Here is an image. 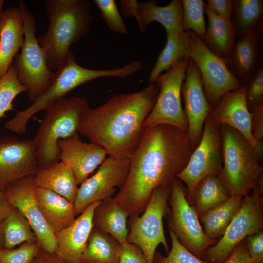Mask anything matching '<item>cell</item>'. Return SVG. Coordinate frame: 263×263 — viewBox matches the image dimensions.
Masks as SVG:
<instances>
[{
	"instance_id": "14",
	"label": "cell",
	"mask_w": 263,
	"mask_h": 263,
	"mask_svg": "<svg viewBox=\"0 0 263 263\" xmlns=\"http://www.w3.org/2000/svg\"><path fill=\"white\" fill-rule=\"evenodd\" d=\"M130 165L131 158L105 159L96 172L80 184L74 203L75 217L92 204L112 198L116 188H120L124 184Z\"/></svg>"
},
{
	"instance_id": "9",
	"label": "cell",
	"mask_w": 263,
	"mask_h": 263,
	"mask_svg": "<svg viewBox=\"0 0 263 263\" xmlns=\"http://www.w3.org/2000/svg\"><path fill=\"white\" fill-rule=\"evenodd\" d=\"M169 188L168 202L171 208L168 216V227L183 246L204 260L207 250L217 241L208 238L205 233L195 208L188 201L186 188L182 181L175 177Z\"/></svg>"
},
{
	"instance_id": "52",
	"label": "cell",
	"mask_w": 263,
	"mask_h": 263,
	"mask_svg": "<svg viewBox=\"0 0 263 263\" xmlns=\"http://www.w3.org/2000/svg\"></svg>"
},
{
	"instance_id": "45",
	"label": "cell",
	"mask_w": 263,
	"mask_h": 263,
	"mask_svg": "<svg viewBox=\"0 0 263 263\" xmlns=\"http://www.w3.org/2000/svg\"><path fill=\"white\" fill-rule=\"evenodd\" d=\"M31 263H68L56 254L47 252L42 249Z\"/></svg>"
},
{
	"instance_id": "21",
	"label": "cell",
	"mask_w": 263,
	"mask_h": 263,
	"mask_svg": "<svg viewBox=\"0 0 263 263\" xmlns=\"http://www.w3.org/2000/svg\"><path fill=\"white\" fill-rule=\"evenodd\" d=\"M24 41V28L19 8H8L0 20V79L10 66Z\"/></svg>"
},
{
	"instance_id": "40",
	"label": "cell",
	"mask_w": 263,
	"mask_h": 263,
	"mask_svg": "<svg viewBox=\"0 0 263 263\" xmlns=\"http://www.w3.org/2000/svg\"><path fill=\"white\" fill-rule=\"evenodd\" d=\"M250 256L254 263H263V231L260 230L244 240Z\"/></svg>"
},
{
	"instance_id": "28",
	"label": "cell",
	"mask_w": 263,
	"mask_h": 263,
	"mask_svg": "<svg viewBox=\"0 0 263 263\" xmlns=\"http://www.w3.org/2000/svg\"><path fill=\"white\" fill-rule=\"evenodd\" d=\"M166 43L160 53L149 76V83H154L158 75L189 58L188 31H166Z\"/></svg>"
},
{
	"instance_id": "20",
	"label": "cell",
	"mask_w": 263,
	"mask_h": 263,
	"mask_svg": "<svg viewBox=\"0 0 263 263\" xmlns=\"http://www.w3.org/2000/svg\"><path fill=\"white\" fill-rule=\"evenodd\" d=\"M247 86L225 94L209 114L216 123L227 125L243 135L254 147L251 130V115L246 100Z\"/></svg>"
},
{
	"instance_id": "37",
	"label": "cell",
	"mask_w": 263,
	"mask_h": 263,
	"mask_svg": "<svg viewBox=\"0 0 263 263\" xmlns=\"http://www.w3.org/2000/svg\"><path fill=\"white\" fill-rule=\"evenodd\" d=\"M41 249L37 241L26 242L17 248L0 249L1 263H31Z\"/></svg>"
},
{
	"instance_id": "42",
	"label": "cell",
	"mask_w": 263,
	"mask_h": 263,
	"mask_svg": "<svg viewBox=\"0 0 263 263\" xmlns=\"http://www.w3.org/2000/svg\"><path fill=\"white\" fill-rule=\"evenodd\" d=\"M251 115V130L257 142L263 138V103L249 109Z\"/></svg>"
},
{
	"instance_id": "46",
	"label": "cell",
	"mask_w": 263,
	"mask_h": 263,
	"mask_svg": "<svg viewBox=\"0 0 263 263\" xmlns=\"http://www.w3.org/2000/svg\"><path fill=\"white\" fill-rule=\"evenodd\" d=\"M10 206L4 188L0 187V224L7 215Z\"/></svg>"
},
{
	"instance_id": "34",
	"label": "cell",
	"mask_w": 263,
	"mask_h": 263,
	"mask_svg": "<svg viewBox=\"0 0 263 263\" xmlns=\"http://www.w3.org/2000/svg\"><path fill=\"white\" fill-rule=\"evenodd\" d=\"M27 88L22 85L17 77L16 70L12 63L7 73L0 79V119L5 116L7 111L13 109V101Z\"/></svg>"
},
{
	"instance_id": "23",
	"label": "cell",
	"mask_w": 263,
	"mask_h": 263,
	"mask_svg": "<svg viewBox=\"0 0 263 263\" xmlns=\"http://www.w3.org/2000/svg\"><path fill=\"white\" fill-rule=\"evenodd\" d=\"M134 17L142 33L153 22L160 23L166 31H183L182 0H173L163 6L157 5L155 0L137 1Z\"/></svg>"
},
{
	"instance_id": "19",
	"label": "cell",
	"mask_w": 263,
	"mask_h": 263,
	"mask_svg": "<svg viewBox=\"0 0 263 263\" xmlns=\"http://www.w3.org/2000/svg\"><path fill=\"white\" fill-rule=\"evenodd\" d=\"M100 202L89 206L64 229L55 232L57 249L56 254L68 263H80L94 227L95 208Z\"/></svg>"
},
{
	"instance_id": "27",
	"label": "cell",
	"mask_w": 263,
	"mask_h": 263,
	"mask_svg": "<svg viewBox=\"0 0 263 263\" xmlns=\"http://www.w3.org/2000/svg\"><path fill=\"white\" fill-rule=\"evenodd\" d=\"M128 213L113 198L101 202L94 210V227L116 239L121 244L127 243Z\"/></svg>"
},
{
	"instance_id": "43",
	"label": "cell",
	"mask_w": 263,
	"mask_h": 263,
	"mask_svg": "<svg viewBox=\"0 0 263 263\" xmlns=\"http://www.w3.org/2000/svg\"><path fill=\"white\" fill-rule=\"evenodd\" d=\"M234 0H208L207 6L219 17L225 20H231Z\"/></svg>"
},
{
	"instance_id": "35",
	"label": "cell",
	"mask_w": 263,
	"mask_h": 263,
	"mask_svg": "<svg viewBox=\"0 0 263 263\" xmlns=\"http://www.w3.org/2000/svg\"><path fill=\"white\" fill-rule=\"evenodd\" d=\"M183 31H192L202 39L206 30L204 19L205 3L202 0H182Z\"/></svg>"
},
{
	"instance_id": "41",
	"label": "cell",
	"mask_w": 263,
	"mask_h": 263,
	"mask_svg": "<svg viewBox=\"0 0 263 263\" xmlns=\"http://www.w3.org/2000/svg\"><path fill=\"white\" fill-rule=\"evenodd\" d=\"M119 263H148L141 250L128 242L122 244Z\"/></svg>"
},
{
	"instance_id": "16",
	"label": "cell",
	"mask_w": 263,
	"mask_h": 263,
	"mask_svg": "<svg viewBox=\"0 0 263 263\" xmlns=\"http://www.w3.org/2000/svg\"><path fill=\"white\" fill-rule=\"evenodd\" d=\"M38 169L33 139L0 136V187L17 179L34 175Z\"/></svg>"
},
{
	"instance_id": "48",
	"label": "cell",
	"mask_w": 263,
	"mask_h": 263,
	"mask_svg": "<svg viewBox=\"0 0 263 263\" xmlns=\"http://www.w3.org/2000/svg\"><path fill=\"white\" fill-rule=\"evenodd\" d=\"M253 152L259 160L262 163L263 158V140L256 142V144L253 147Z\"/></svg>"
},
{
	"instance_id": "15",
	"label": "cell",
	"mask_w": 263,
	"mask_h": 263,
	"mask_svg": "<svg viewBox=\"0 0 263 263\" xmlns=\"http://www.w3.org/2000/svg\"><path fill=\"white\" fill-rule=\"evenodd\" d=\"M34 175L10 183L4 189L10 205L18 208L29 222L41 249L56 254L57 244L55 233L47 224L35 196Z\"/></svg>"
},
{
	"instance_id": "8",
	"label": "cell",
	"mask_w": 263,
	"mask_h": 263,
	"mask_svg": "<svg viewBox=\"0 0 263 263\" xmlns=\"http://www.w3.org/2000/svg\"><path fill=\"white\" fill-rule=\"evenodd\" d=\"M170 185H162L152 192L142 213L130 216L127 242L137 245L142 251L148 263H153L156 250L162 244L169 251L163 228V218L170 211L168 198Z\"/></svg>"
},
{
	"instance_id": "1",
	"label": "cell",
	"mask_w": 263,
	"mask_h": 263,
	"mask_svg": "<svg viewBox=\"0 0 263 263\" xmlns=\"http://www.w3.org/2000/svg\"><path fill=\"white\" fill-rule=\"evenodd\" d=\"M196 147L188 132L168 125L145 128L131 157L126 180L113 199L128 213L139 215L157 187L170 185Z\"/></svg>"
},
{
	"instance_id": "38",
	"label": "cell",
	"mask_w": 263,
	"mask_h": 263,
	"mask_svg": "<svg viewBox=\"0 0 263 263\" xmlns=\"http://www.w3.org/2000/svg\"><path fill=\"white\" fill-rule=\"evenodd\" d=\"M93 2L99 9L102 18L112 31L122 35L128 34L114 0H94Z\"/></svg>"
},
{
	"instance_id": "32",
	"label": "cell",
	"mask_w": 263,
	"mask_h": 263,
	"mask_svg": "<svg viewBox=\"0 0 263 263\" xmlns=\"http://www.w3.org/2000/svg\"><path fill=\"white\" fill-rule=\"evenodd\" d=\"M3 248L12 249L36 238L31 225L24 215L11 205L8 212L0 224Z\"/></svg>"
},
{
	"instance_id": "50",
	"label": "cell",
	"mask_w": 263,
	"mask_h": 263,
	"mask_svg": "<svg viewBox=\"0 0 263 263\" xmlns=\"http://www.w3.org/2000/svg\"><path fill=\"white\" fill-rule=\"evenodd\" d=\"M2 248H3V239L0 231V249Z\"/></svg>"
},
{
	"instance_id": "4",
	"label": "cell",
	"mask_w": 263,
	"mask_h": 263,
	"mask_svg": "<svg viewBox=\"0 0 263 263\" xmlns=\"http://www.w3.org/2000/svg\"><path fill=\"white\" fill-rule=\"evenodd\" d=\"M134 67L131 63L112 69L86 68L77 63L71 51L62 64L54 72L53 78L46 91L26 109L17 112L12 118L6 122L5 127L15 133L24 134L27 123L33 115L40 111L46 110L56 101L65 98L76 87L102 77H127L134 74Z\"/></svg>"
},
{
	"instance_id": "47",
	"label": "cell",
	"mask_w": 263,
	"mask_h": 263,
	"mask_svg": "<svg viewBox=\"0 0 263 263\" xmlns=\"http://www.w3.org/2000/svg\"><path fill=\"white\" fill-rule=\"evenodd\" d=\"M137 1L135 0H121L120 5L122 14L126 18L134 17Z\"/></svg>"
},
{
	"instance_id": "3",
	"label": "cell",
	"mask_w": 263,
	"mask_h": 263,
	"mask_svg": "<svg viewBox=\"0 0 263 263\" xmlns=\"http://www.w3.org/2000/svg\"><path fill=\"white\" fill-rule=\"evenodd\" d=\"M44 4L49 24L37 40L49 69L55 72L66 59L70 46L88 33L94 16L87 0H46Z\"/></svg>"
},
{
	"instance_id": "10",
	"label": "cell",
	"mask_w": 263,
	"mask_h": 263,
	"mask_svg": "<svg viewBox=\"0 0 263 263\" xmlns=\"http://www.w3.org/2000/svg\"><path fill=\"white\" fill-rule=\"evenodd\" d=\"M263 191L257 185L243 197L241 207L223 236L204 255L207 263H222L247 236L263 228Z\"/></svg>"
},
{
	"instance_id": "25",
	"label": "cell",
	"mask_w": 263,
	"mask_h": 263,
	"mask_svg": "<svg viewBox=\"0 0 263 263\" xmlns=\"http://www.w3.org/2000/svg\"><path fill=\"white\" fill-rule=\"evenodd\" d=\"M37 187L47 189L61 196L74 204L78 188L70 167L59 161L38 169L34 175Z\"/></svg>"
},
{
	"instance_id": "13",
	"label": "cell",
	"mask_w": 263,
	"mask_h": 263,
	"mask_svg": "<svg viewBox=\"0 0 263 263\" xmlns=\"http://www.w3.org/2000/svg\"><path fill=\"white\" fill-rule=\"evenodd\" d=\"M189 59L159 74L155 82L159 85L155 104L144 123L145 128L168 125L188 132V122L181 104V87Z\"/></svg>"
},
{
	"instance_id": "12",
	"label": "cell",
	"mask_w": 263,
	"mask_h": 263,
	"mask_svg": "<svg viewBox=\"0 0 263 263\" xmlns=\"http://www.w3.org/2000/svg\"><path fill=\"white\" fill-rule=\"evenodd\" d=\"M222 139L220 125L209 115L204 125L201 138L187 164L176 175L186 186L187 198L192 205V196L199 182L208 175L218 176L222 168Z\"/></svg>"
},
{
	"instance_id": "39",
	"label": "cell",
	"mask_w": 263,
	"mask_h": 263,
	"mask_svg": "<svg viewBox=\"0 0 263 263\" xmlns=\"http://www.w3.org/2000/svg\"><path fill=\"white\" fill-rule=\"evenodd\" d=\"M247 86L246 103L249 109L263 103V69L260 67Z\"/></svg>"
},
{
	"instance_id": "5",
	"label": "cell",
	"mask_w": 263,
	"mask_h": 263,
	"mask_svg": "<svg viewBox=\"0 0 263 263\" xmlns=\"http://www.w3.org/2000/svg\"><path fill=\"white\" fill-rule=\"evenodd\" d=\"M220 128L223 166L218 177L229 196L244 197L263 179V167L243 135L226 124Z\"/></svg>"
},
{
	"instance_id": "11",
	"label": "cell",
	"mask_w": 263,
	"mask_h": 263,
	"mask_svg": "<svg viewBox=\"0 0 263 263\" xmlns=\"http://www.w3.org/2000/svg\"><path fill=\"white\" fill-rule=\"evenodd\" d=\"M188 35L189 58L200 72L205 95L213 108L225 94L243 85L231 72L227 62L210 50L199 36L192 31H188Z\"/></svg>"
},
{
	"instance_id": "49",
	"label": "cell",
	"mask_w": 263,
	"mask_h": 263,
	"mask_svg": "<svg viewBox=\"0 0 263 263\" xmlns=\"http://www.w3.org/2000/svg\"><path fill=\"white\" fill-rule=\"evenodd\" d=\"M4 0H0V20L1 19V15L3 12L2 10V7L4 3Z\"/></svg>"
},
{
	"instance_id": "29",
	"label": "cell",
	"mask_w": 263,
	"mask_h": 263,
	"mask_svg": "<svg viewBox=\"0 0 263 263\" xmlns=\"http://www.w3.org/2000/svg\"><path fill=\"white\" fill-rule=\"evenodd\" d=\"M243 197L230 196L225 202L199 217L206 235L218 241L224 234L233 218L239 210Z\"/></svg>"
},
{
	"instance_id": "30",
	"label": "cell",
	"mask_w": 263,
	"mask_h": 263,
	"mask_svg": "<svg viewBox=\"0 0 263 263\" xmlns=\"http://www.w3.org/2000/svg\"><path fill=\"white\" fill-rule=\"evenodd\" d=\"M122 246V244L111 235L94 227L82 261L93 263H119Z\"/></svg>"
},
{
	"instance_id": "51",
	"label": "cell",
	"mask_w": 263,
	"mask_h": 263,
	"mask_svg": "<svg viewBox=\"0 0 263 263\" xmlns=\"http://www.w3.org/2000/svg\"><path fill=\"white\" fill-rule=\"evenodd\" d=\"M80 263H93L90 262H87V261H82Z\"/></svg>"
},
{
	"instance_id": "31",
	"label": "cell",
	"mask_w": 263,
	"mask_h": 263,
	"mask_svg": "<svg viewBox=\"0 0 263 263\" xmlns=\"http://www.w3.org/2000/svg\"><path fill=\"white\" fill-rule=\"evenodd\" d=\"M232 14V22L238 37L249 33L262 36L263 0H235Z\"/></svg>"
},
{
	"instance_id": "24",
	"label": "cell",
	"mask_w": 263,
	"mask_h": 263,
	"mask_svg": "<svg viewBox=\"0 0 263 263\" xmlns=\"http://www.w3.org/2000/svg\"><path fill=\"white\" fill-rule=\"evenodd\" d=\"M204 13L208 19V25L202 39L212 52L225 59L228 65L236 42V33L231 20H225L216 15L207 5Z\"/></svg>"
},
{
	"instance_id": "33",
	"label": "cell",
	"mask_w": 263,
	"mask_h": 263,
	"mask_svg": "<svg viewBox=\"0 0 263 263\" xmlns=\"http://www.w3.org/2000/svg\"><path fill=\"white\" fill-rule=\"evenodd\" d=\"M229 197L218 177L208 175L197 186L192 196V205L200 217Z\"/></svg>"
},
{
	"instance_id": "2",
	"label": "cell",
	"mask_w": 263,
	"mask_h": 263,
	"mask_svg": "<svg viewBox=\"0 0 263 263\" xmlns=\"http://www.w3.org/2000/svg\"><path fill=\"white\" fill-rule=\"evenodd\" d=\"M159 90L149 83L142 90L114 95L101 106L87 108L78 132L104 148L109 156L131 158L143 137L144 123L156 101Z\"/></svg>"
},
{
	"instance_id": "36",
	"label": "cell",
	"mask_w": 263,
	"mask_h": 263,
	"mask_svg": "<svg viewBox=\"0 0 263 263\" xmlns=\"http://www.w3.org/2000/svg\"><path fill=\"white\" fill-rule=\"evenodd\" d=\"M172 247L166 256L155 253L153 263H207L199 259L183 246L173 231L169 228Z\"/></svg>"
},
{
	"instance_id": "17",
	"label": "cell",
	"mask_w": 263,
	"mask_h": 263,
	"mask_svg": "<svg viewBox=\"0 0 263 263\" xmlns=\"http://www.w3.org/2000/svg\"><path fill=\"white\" fill-rule=\"evenodd\" d=\"M184 103L183 112L188 122V133L197 147L201 138L205 121L213 107L205 95L200 72L195 63L189 59L181 87Z\"/></svg>"
},
{
	"instance_id": "6",
	"label": "cell",
	"mask_w": 263,
	"mask_h": 263,
	"mask_svg": "<svg viewBox=\"0 0 263 263\" xmlns=\"http://www.w3.org/2000/svg\"><path fill=\"white\" fill-rule=\"evenodd\" d=\"M89 107L86 98L73 96L58 100L45 110L33 139L38 169L60 161L58 141L78 132L81 117Z\"/></svg>"
},
{
	"instance_id": "22",
	"label": "cell",
	"mask_w": 263,
	"mask_h": 263,
	"mask_svg": "<svg viewBox=\"0 0 263 263\" xmlns=\"http://www.w3.org/2000/svg\"><path fill=\"white\" fill-rule=\"evenodd\" d=\"M261 36L249 33L239 37L228 67L243 85H247L260 67L259 40Z\"/></svg>"
},
{
	"instance_id": "26",
	"label": "cell",
	"mask_w": 263,
	"mask_h": 263,
	"mask_svg": "<svg viewBox=\"0 0 263 263\" xmlns=\"http://www.w3.org/2000/svg\"><path fill=\"white\" fill-rule=\"evenodd\" d=\"M35 196L41 212L53 231H59L75 220L74 204L50 190L35 187Z\"/></svg>"
},
{
	"instance_id": "7",
	"label": "cell",
	"mask_w": 263,
	"mask_h": 263,
	"mask_svg": "<svg viewBox=\"0 0 263 263\" xmlns=\"http://www.w3.org/2000/svg\"><path fill=\"white\" fill-rule=\"evenodd\" d=\"M19 8L24 28V41L20 53L15 56L12 64L19 82L27 88L28 99L32 103L47 89L54 72L49 69L44 52L35 36V17L25 2L19 0Z\"/></svg>"
},
{
	"instance_id": "18",
	"label": "cell",
	"mask_w": 263,
	"mask_h": 263,
	"mask_svg": "<svg viewBox=\"0 0 263 263\" xmlns=\"http://www.w3.org/2000/svg\"><path fill=\"white\" fill-rule=\"evenodd\" d=\"M60 161L68 165L78 185L87 179L105 160L107 153L93 142L82 141L78 133L58 141Z\"/></svg>"
},
{
	"instance_id": "53",
	"label": "cell",
	"mask_w": 263,
	"mask_h": 263,
	"mask_svg": "<svg viewBox=\"0 0 263 263\" xmlns=\"http://www.w3.org/2000/svg\"><path fill=\"white\" fill-rule=\"evenodd\" d=\"M0 263H1L0 262Z\"/></svg>"
},
{
	"instance_id": "44",
	"label": "cell",
	"mask_w": 263,
	"mask_h": 263,
	"mask_svg": "<svg viewBox=\"0 0 263 263\" xmlns=\"http://www.w3.org/2000/svg\"><path fill=\"white\" fill-rule=\"evenodd\" d=\"M222 263H254V260L250 256L244 240L237 245L230 255Z\"/></svg>"
}]
</instances>
